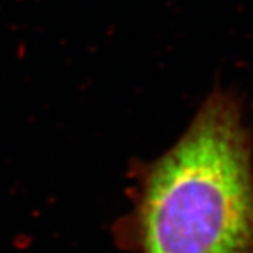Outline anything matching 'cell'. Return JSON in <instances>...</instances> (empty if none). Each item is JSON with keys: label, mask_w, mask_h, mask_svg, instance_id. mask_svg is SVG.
Masks as SVG:
<instances>
[{"label": "cell", "mask_w": 253, "mask_h": 253, "mask_svg": "<svg viewBox=\"0 0 253 253\" xmlns=\"http://www.w3.org/2000/svg\"><path fill=\"white\" fill-rule=\"evenodd\" d=\"M137 241L140 253H253V125L237 90L215 85L147 167Z\"/></svg>", "instance_id": "cell-1"}]
</instances>
